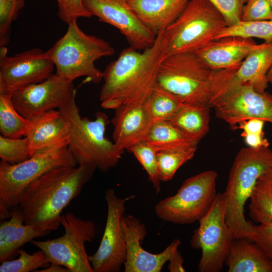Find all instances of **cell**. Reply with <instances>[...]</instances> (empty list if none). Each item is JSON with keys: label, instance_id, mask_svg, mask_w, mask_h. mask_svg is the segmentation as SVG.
I'll return each mask as SVG.
<instances>
[{"label": "cell", "instance_id": "ba28073f", "mask_svg": "<svg viewBox=\"0 0 272 272\" xmlns=\"http://www.w3.org/2000/svg\"><path fill=\"white\" fill-rule=\"evenodd\" d=\"M226 23L208 0H190L178 18L165 30L166 56L193 52L216 39Z\"/></svg>", "mask_w": 272, "mask_h": 272}, {"label": "cell", "instance_id": "d590c367", "mask_svg": "<svg viewBox=\"0 0 272 272\" xmlns=\"http://www.w3.org/2000/svg\"><path fill=\"white\" fill-rule=\"evenodd\" d=\"M59 18L67 25L77 22L80 18L92 16L83 4V0H56Z\"/></svg>", "mask_w": 272, "mask_h": 272}, {"label": "cell", "instance_id": "f1b7e54d", "mask_svg": "<svg viewBox=\"0 0 272 272\" xmlns=\"http://www.w3.org/2000/svg\"><path fill=\"white\" fill-rule=\"evenodd\" d=\"M30 120L21 115L14 105L11 94L0 93V132L11 138L25 137Z\"/></svg>", "mask_w": 272, "mask_h": 272}, {"label": "cell", "instance_id": "cb8c5ba5", "mask_svg": "<svg viewBox=\"0 0 272 272\" xmlns=\"http://www.w3.org/2000/svg\"><path fill=\"white\" fill-rule=\"evenodd\" d=\"M225 263L228 272H272V260L255 242L234 239Z\"/></svg>", "mask_w": 272, "mask_h": 272}, {"label": "cell", "instance_id": "836d02e7", "mask_svg": "<svg viewBox=\"0 0 272 272\" xmlns=\"http://www.w3.org/2000/svg\"><path fill=\"white\" fill-rule=\"evenodd\" d=\"M31 157L27 139L0 135V158L11 164L24 162Z\"/></svg>", "mask_w": 272, "mask_h": 272}, {"label": "cell", "instance_id": "8fae6325", "mask_svg": "<svg viewBox=\"0 0 272 272\" xmlns=\"http://www.w3.org/2000/svg\"><path fill=\"white\" fill-rule=\"evenodd\" d=\"M226 200L223 193L217 194L206 213L198 220L194 231L192 247L201 249L198 265L200 272L222 270L229 248L234 240L226 221Z\"/></svg>", "mask_w": 272, "mask_h": 272}, {"label": "cell", "instance_id": "52a82bcc", "mask_svg": "<svg viewBox=\"0 0 272 272\" xmlns=\"http://www.w3.org/2000/svg\"><path fill=\"white\" fill-rule=\"evenodd\" d=\"M77 163L67 146H57L38 152L28 160L11 164L0 162V219L11 218L19 205L23 190L49 170L59 166L76 167Z\"/></svg>", "mask_w": 272, "mask_h": 272}, {"label": "cell", "instance_id": "484cf974", "mask_svg": "<svg viewBox=\"0 0 272 272\" xmlns=\"http://www.w3.org/2000/svg\"><path fill=\"white\" fill-rule=\"evenodd\" d=\"M146 141L157 152L187 149L198 144L166 120L154 123Z\"/></svg>", "mask_w": 272, "mask_h": 272}, {"label": "cell", "instance_id": "4316f807", "mask_svg": "<svg viewBox=\"0 0 272 272\" xmlns=\"http://www.w3.org/2000/svg\"><path fill=\"white\" fill-rule=\"evenodd\" d=\"M249 199L252 220L258 224L272 223V171L259 177Z\"/></svg>", "mask_w": 272, "mask_h": 272}, {"label": "cell", "instance_id": "7a4b0ae2", "mask_svg": "<svg viewBox=\"0 0 272 272\" xmlns=\"http://www.w3.org/2000/svg\"><path fill=\"white\" fill-rule=\"evenodd\" d=\"M237 70H215L193 52L165 56L158 73L157 85L183 103L207 105L227 88Z\"/></svg>", "mask_w": 272, "mask_h": 272}, {"label": "cell", "instance_id": "f35d334b", "mask_svg": "<svg viewBox=\"0 0 272 272\" xmlns=\"http://www.w3.org/2000/svg\"><path fill=\"white\" fill-rule=\"evenodd\" d=\"M253 232L251 241L255 242L272 260V223H252Z\"/></svg>", "mask_w": 272, "mask_h": 272}, {"label": "cell", "instance_id": "8992f818", "mask_svg": "<svg viewBox=\"0 0 272 272\" xmlns=\"http://www.w3.org/2000/svg\"><path fill=\"white\" fill-rule=\"evenodd\" d=\"M56 68V74L73 82L77 78L86 77L94 84L100 83L104 73L95 62L112 55L114 48L104 39L84 33L77 22L68 24L64 35L47 51Z\"/></svg>", "mask_w": 272, "mask_h": 272}, {"label": "cell", "instance_id": "e575fe53", "mask_svg": "<svg viewBox=\"0 0 272 272\" xmlns=\"http://www.w3.org/2000/svg\"><path fill=\"white\" fill-rule=\"evenodd\" d=\"M24 5V0H0V47L9 43L12 23Z\"/></svg>", "mask_w": 272, "mask_h": 272}, {"label": "cell", "instance_id": "44dd1931", "mask_svg": "<svg viewBox=\"0 0 272 272\" xmlns=\"http://www.w3.org/2000/svg\"><path fill=\"white\" fill-rule=\"evenodd\" d=\"M115 110L112 138L118 149L124 151L146 141L153 123L144 104L120 106Z\"/></svg>", "mask_w": 272, "mask_h": 272}, {"label": "cell", "instance_id": "f6af8a7d", "mask_svg": "<svg viewBox=\"0 0 272 272\" xmlns=\"http://www.w3.org/2000/svg\"><path fill=\"white\" fill-rule=\"evenodd\" d=\"M269 2H270V7L272 10V0H269Z\"/></svg>", "mask_w": 272, "mask_h": 272}, {"label": "cell", "instance_id": "74e56055", "mask_svg": "<svg viewBox=\"0 0 272 272\" xmlns=\"http://www.w3.org/2000/svg\"><path fill=\"white\" fill-rule=\"evenodd\" d=\"M268 20H272L269 0H246L242 10L241 21Z\"/></svg>", "mask_w": 272, "mask_h": 272}, {"label": "cell", "instance_id": "ac0fdd59", "mask_svg": "<svg viewBox=\"0 0 272 272\" xmlns=\"http://www.w3.org/2000/svg\"><path fill=\"white\" fill-rule=\"evenodd\" d=\"M61 216L45 222L25 224L19 206L12 211L8 221L0 225V261L8 260L24 244L35 238L46 236L58 228Z\"/></svg>", "mask_w": 272, "mask_h": 272}, {"label": "cell", "instance_id": "60d3db41", "mask_svg": "<svg viewBox=\"0 0 272 272\" xmlns=\"http://www.w3.org/2000/svg\"><path fill=\"white\" fill-rule=\"evenodd\" d=\"M264 135L246 134L242 137L248 147L252 148L267 147L269 143Z\"/></svg>", "mask_w": 272, "mask_h": 272}, {"label": "cell", "instance_id": "9c48e42d", "mask_svg": "<svg viewBox=\"0 0 272 272\" xmlns=\"http://www.w3.org/2000/svg\"><path fill=\"white\" fill-rule=\"evenodd\" d=\"M218 173L207 170L186 179L177 193L159 201L156 216L163 221L187 224L198 221L208 211L217 193Z\"/></svg>", "mask_w": 272, "mask_h": 272}, {"label": "cell", "instance_id": "7c38bea8", "mask_svg": "<svg viewBox=\"0 0 272 272\" xmlns=\"http://www.w3.org/2000/svg\"><path fill=\"white\" fill-rule=\"evenodd\" d=\"M210 107L214 109L217 117L233 129L240 122L252 118L272 123V94L259 92L251 85L236 83L232 79Z\"/></svg>", "mask_w": 272, "mask_h": 272}, {"label": "cell", "instance_id": "8d00e7d4", "mask_svg": "<svg viewBox=\"0 0 272 272\" xmlns=\"http://www.w3.org/2000/svg\"><path fill=\"white\" fill-rule=\"evenodd\" d=\"M224 18L227 27L241 21L243 8L246 0H208Z\"/></svg>", "mask_w": 272, "mask_h": 272}, {"label": "cell", "instance_id": "e0dca14e", "mask_svg": "<svg viewBox=\"0 0 272 272\" xmlns=\"http://www.w3.org/2000/svg\"><path fill=\"white\" fill-rule=\"evenodd\" d=\"M121 225L126 242L125 272H160L181 244L179 239H175L162 252L152 253L141 246L148 232L138 218L131 215H123Z\"/></svg>", "mask_w": 272, "mask_h": 272}, {"label": "cell", "instance_id": "d6a6232c", "mask_svg": "<svg viewBox=\"0 0 272 272\" xmlns=\"http://www.w3.org/2000/svg\"><path fill=\"white\" fill-rule=\"evenodd\" d=\"M18 253L20 255L18 259L2 262L1 272L35 271L38 268L47 267L50 264L46 255L40 249L32 254L19 249Z\"/></svg>", "mask_w": 272, "mask_h": 272}, {"label": "cell", "instance_id": "f546056e", "mask_svg": "<svg viewBox=\"0 0 272 272\" xmlns=\"http://www.w3.org/2000/svg\"><path fill=\"white\" fill-rule=\"evenodd\" d=\"M197 147L176 150L157 152V158L160 179L168 181L174 176L178 169L194 156Z\"/></svg>", "mask_w": 272, "mask_h": 272}, {"label": "cell", "instance_id": "9a60e30c", "mask_svg": "<svg viewBox=\"0 0 272 272\" xmlns=\"http://www.w3.org/2000/svg\"><path fill=\"white\" fill-rule=\"evenodd\" d=\"M73 82L52 74L45 81L21 89L11 98L19 113L30 120L45 112L64 107L75 100Z\"/></svg>", "mask_w": 272, "mask_h": 272}, {"label": "cell", "instance_id": "6da1fadb", "mask_svg": "<svg viewBox=\"0 0 272 272\" xmlns=\"http://www.w3.org/2000/svg\"><path fill=\"white\" fill-rule=\"evenodd\" d=\"M167 36L159 32L152 46L142 51L124 49L103 72L99 100L104 109L143 105L157 85L160 65L166 56Z\"/></svg>", "mask_w": 272, "mask_h": 272}, {"label": "cell", "instance_id": "277c9868", "mask_svg": "<svg viewBox=\"0 0 272 272\" xmlns=\"http://www.w3.org/2000/svg\"><path fill=\"white\" fill-rule=\"evenodd\" d=\"M272 171V150L267 147L241 148L230 170L223 192L226 200V221L234 239L251 241L252 223L244 216V207L258 179Z\"/></svg>", "mask_w": 272, "mask_h": 272}, {"label": "cell", "instance_id": "ffe728a7", "mask_svg": "<svg viewBox=\"0 0 272 272\" xmlns=\"http://www.w3.org/2000/svg\"><path fill=\"white\" fill-rule=\"evenodd\" d=\"M25 137L31 157L35 153L57 146H68L69 124L60 110H52L30 120Z\"/></svg>", "mask_w": 272, "mask_h": 272}, {"label": "cell", "instance_id": "83f0119b", "mask_svg": "<svg viewBox=\"0 0 272 272\" xmlns=\"http://www.w3.org/2000/svg\"><path fill=\"white\" fill-rule=\"evenodd\" d=\"M184 104L177 97L156 85L144 105L153 124L168 120Z\"/></svg>", "mask_w": 272, "mask_h": 272}, {"label": "cell", "instance_id": "30bf717a", "mask_svg": "<svg viewBox=\"0 0 272 272\" xmlns=\"http://www.w3.org/2000/svg\"><path fill=\"white\" fill-rule=\"evenodd\" d=\"M60 224L65 232L62 236L31 243L43 251L50 263L62 265L71 272H93L85 244L95 237V223L67 213L61 216Z\"/></svg>", "mask_w": 272, "mask_h": 272}, {"label": "cell", "instance_id": "d6986e66", "mask_svg": "<svg viewBox=\"0 0 272 272\" xmlns=\"http://www.w3.org/2000/svg\"><path fill=\"white\" fill-rule=\"evenodd\" d=\"M258 45L253 38L230 36L215 39L195 53L213 70H237Z\"/></svg>", "mask_w": 272, "mask_h": 272}, {"label": "cell", "instance_id": "5b68a950", "mask_svg": "<svg viewBox=\"0 0 272 272\" xmlns=\"http://www.w3.org/2000/svg\"><path fill=\"white\" fill-rule=\"evenodd\" d=\"M69 124L68 150L79 166L94 174L96 169L106 172L115 166L124 151L105 137L110 121L98 111L94 120L82 118L76 99L59 109Z\"/></svg>", "mask_w": 272, "mask_h": 272}, {"label": "cell", "instance_id": "2e32d148", "mask_svg": "<svg viewBox=\"0 0 272 272\" xmlns=\"http://www.w3.org/2000/svg\"><path fill=\"white\" fill-rule=\"evenodd\" d=\"M83 2L92 16L116 28L130 47L144 50L154 44L157 36L140 21L127 0H83Z\"/></svg>", "mask_w": 272, "mask_h": 272}, {"label": "cell", "instance_id": "1f68e13d", "mask_svg": "<svg viewBox=\"0 0 272 272\" xmlns=\"http://www.w3.org/2000/svg\"><path fill=\"white\" fill-rule=\"evenodd\" d=\"M132 153L146 171L150 181L158 194L161 190L157 158V152L146 141H144L127 150Z\"/></svg>", "mask_w": 272, "mask_h": 272}, {"label": "cell", "instance_id": "5bb4252c", "mask_svg": "<svg viewBox=\"0 0 272 272\" xmlns=\"http://www.w3.org/2000/svg\"><path fill=\"white\" fill-rule=\"evenodd\" d=\"M0 47V93L11 94L41 83L53 74L55 66L52 60L40 48L9 56L6 46Z\"/></svg>", "mask_w": 272, "mask_h": 272}, {"label": "cell", "instance_id": "ab89813d", "mask_svg": "<svg viewBox=\"0 0 272 272\" xmlns=\"http://www.w3.org/2000/svg\"><path fill=\"white\" fill-rule=\"evenodd\" d=\"M265 121L258 118H252L239 123L235 129L242 130L241 136L246 134L264 135L263 126Z\"/></svg>", "mask_w": 272, "mask_h": 272}, {"label": "cell", "instance_id": "7402d4cb", "mask_svg": "<svg viewBox=\"0 0 272 272\" xmlns=\"http://www.w3.org/2000/svg\"><path fill=\"white\" fill-rule=\"evenodd\" d=\"M190 0H127L143 24L156 36L171 25Z\"/></svg>", "mask_w": 272, "mask_h": 272}, {"label": "cell", "instance_id": "7bdbcfd3", "mask_svg": "<svg viewBox=\"0 0 272 272\" xmlns=\"http://www.w3.org/2000/svg\"><path fill=\"white\" fill-rule=\"evenodd\" d=\"M37 272H71V271L64 266L54 263H50L46 268L37 270Z\"/></svg>", "mask_w": 272, "mask_h": 272}, {"label": "cell", "instance_id": "b9f144b4", "mask_svg": "<svg viewBox=\"0 0 272 272\" xmlns=\"http://www.w3.org/2000/svg\"><path fill=\"white\" fill-rule=\"evenodd\" d=\"M168 269L170 272H184L185 270L183 266L184 259L178 249L175 251L171 256L169 261Z\"/></svg>", "mask_w": 272, "mask_h": 272}, {"label": "cell", "instance_id": "4fadbf2b", "mask_svg": "<svg viewBox=\"0 0 272 272\" xmlns=\"http://www.w3.org/2000/svg\"><path fill=\"white\" fill-rule=\"evenodd\" d=\"M134 196L119 198L113 189L105 195L107 216L104 232L96 252L89 256L93 272H118L126 260V242L121 225V217L127 201Z\"/></svg>", "mask_w": 272, "mask_h": 272}, {"label": "cell", "instance_id": "ee69618b", "mask_svg": "<svg viewBox=\"0 0 272 272\" xmlns=\"http://www.w3.org/2000/svg\"><path fill=\"white\" fill-rule=\"evenodd\" d=\"M267 79L268 83L272 84V66L267 74Z\"/></svg>", "mask_w": 272, "mask_h": 272}, {"label": "cell", "instance_id": "3957f363", "mask_svg": "<svg viewBox=\"0 0 272 272\" xmlns=\"http://www.w3.org/2000/svg\"><path fill=\"white\" fill-rule=\"evenodd\" d=\"M93 174L81 166H59L46 172L21 193L18 206L25 224L56 218L81 192Z\"/></svg>", "mask_w": 272, "mask_h": 272}, {"label": "cell", "instance_id": "603a6c76", "mask_svg": "<svg viewBox=\"0 0 272 272\" xmlns=\"http://www.w3.org/2000/svg\"><path fill=\"white\" fill-rule=\"evenodd\" d=\"M272 66V41L259 44L235 72L233 81L248 84L259 92L268 87L267 74Z\"/></svg>", "mask_w": 272, "mask_h": 272}, {"label": "cell", "instance_id": "4dcf8cb0", "mask_svg": "<svg viewBox=\"0 0 272 272\" xmlns=\"http://www.w3.org/2000/svg\"><path fill=\"white\" fill-rule=\"evenodd\" d=\"M230 36L246 38H257L264 42L272 41V20L257 21H241L237 24L226 27L217 36L216 39Z\"/></svg>", "mask_w": 272, "mask_h": 272}, {"label": "cell", "instance_id": "d4e9b609", "mask_svg": "<svg viewBox=\"0 0 272 272\" xmlns=\"http://www.w3.org/2000/svg\"><path fill=\"white\" fill-rule=\"evenodd\" d=\"M210 108L207 105L184 104L166 121L199 143L210 130Z\"/></svg>", "mask_w": 272, "mask_h": 272}]
</instances>
